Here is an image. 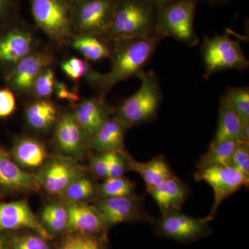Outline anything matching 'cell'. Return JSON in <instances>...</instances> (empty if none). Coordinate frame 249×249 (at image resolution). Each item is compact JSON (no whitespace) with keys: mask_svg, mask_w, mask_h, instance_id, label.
I'll list each match as a JSON object with an SVG mask.
<instances>
[{"mask_svg":"<svg viewBox=\"0 0 249 249\" xmlns=\"http://www.w3.org/2000/svg\"><path fill=\"white\" fill-rule=\"evenodd\" d=\"M162 39L163 37L155 34L111 42V69L105 73L98 96L105 98L118 83L142 76Z\"/></svg>","mask_w":249,"mask_h":249,"instance_id":"cell-1","label":"cell"},{"mask_svg":"<svg viewBox=\"0 0 249 249\" xmlns=\"http://www.w3.org/2000/svg\"><path fill=\"white\" fill-rule=\"evenodd\" d=\"M139 78V89L113 111V117L128 129L153 121L163 99L160 80L154 70L144 72Z\"/></svg>","mask_w":249,"mask_h":249,"instance_id":"cell-2","label":"cell"},{"mask_svg":"<svg viewBox=\"0 0 249 249\" xmlns=\"http://www.w3.org/2000/svg\"><path fill=\"white\" fill-rule=\"evenodd\" d=\"M157 9L142 0H117L110 29L105 38L145 37L155 34Z\"/></svg>","mask_w":249,"mask_h":249,"instance_id":"cell-3","label":"cell"},{"mask_svg":"<svg viewBox=\"0 0 249 249\" xmlns=\"http://www.w3.org/2000/svg\"><path fill=\"white\" fill-rule=\"evenodd\" d=\"M203 0H175L157 9L155 34L170 37L190 47L199 42L195 29V16Z\"/></svg>","mask_w":249,"mask_h":249,"instance_id":"cell-4","label":"cell"},{"mask_svg":"<svg viewBox=\"0 0 249 249\" xmlns=\"http://www.w3.org/2000/svg\"><path fill=\"white\" fill-rule=\"evenodd\" d=\"M201 49L206 78L226 70L245 71L249 68V60L240 42L232 39L229 34L206 36Z\"/></svg>","mask_w":249,"mask_h":249,"instance_id":"cell-5","label":"cell"},{"mask_svg":"<svg viewBox=\"0 0 249 249\" xmlns=\"http://www.w3.org/2000/svg\"><path fill=\"white\" fill-rule=\"evenodd\" d=\"M31 14L39 29L57 45L66 43L73 35L71 2L67 0H29Z\"/></svg>","mask_w":249,"mask_h":249,"instance_id":"cell-6","label":"cell"},{"mask_svg":"<svg viewBox=\"0 0 249 249\" xmlns=\"http://www.w3.org/2000/svg\"><path fill=\"white\" fill-rule=\"evenodd\" d=\"M117 0H77L71 2L75 34L106 36L110 29Z\"/></svg>","mask_w":249,"mask_h":249,"instance_id":"cell-7","label":"cell"},{"mask_svg":"<svg viewBox=\"0 0 249 249\" xmlns=\"http://www.w3.org/2000/svg\"><path fill=\"white\" fill-rule=\"evenodd\" d=\"M214 216L194 218L183 213L181 210L161 214L155 220V231L157 235L182 243H191L205 238L212 233L210 223Z\"/></svg>","mask_w":249,"mask_h":249,"instance_id":"cell-8","label":"cell"},{"mask_svg":"<svg viewBox=\"0 0 249 249\" xmlns=\"http://www.w3.org/2000/svg\"><path fill=\"white\" fill-rule=\"evenodd\" d=\"M37 49L36 36L19 17L0 30V71L4 75Z\"/></svg>","mask_w":249,"mask_h":249,"instance_id":"cell-9","label":"cell"},{"mask_svg":"<svg viewBox=\"0 0 249 249\" xmlns=\"http://www.w3.org/2000/svg\"><path fill=\"white\" fill-rule=\"evenodd\" d=\"M195 178L196 181H206L212 187L214 200L210 215L214 217L223 201L249 183L248 178L229 165H209L198 168Z\"/></svg>","mask_w":249,"mask_h":249,"instance_id":"cell-10","label":"cell"},{"mask_svg":"<svg viewBox=\"0 0 249 249\" xmlns=\"http://www.w3.org/2000/svg\"><path fill=\"white\" fill-rule=\"evenodd\" d=\"M53 60L51 49H36L5 73L6 86L14 92L20 94L31 93L34 82L52 65Z\"/></svg>","mask_w":249,"mask_h":249,"instance_id":"cell-11","label":"cell"},{"mask_svg":"<svg viewBox=\"0 0 249 249\" xmlns=\"http://www.w3.org/2000/svg\"><path fill=\"white\" fill-rule=\"evenodd\" d=\"M93 206L96 208L108 229L123 222H153V218L148 215L144 210L141 196H122V197L100 198Z\"/></svg>","mask_w":249,"mask_h":249,"instance_id":"cell-12","label":"cell"},{"mask_svg":"<svg viewBox=\"0 0 249 249\" xmlns=\"http://www.w3.org/2000/svg\"><path fill=\"white\" fill-rule=\"evenodd\" d=\"M41 188L38 176L23 170L4 147L0 145V196Z\"/></svg>","mask_w":249,"mask_h":249,"instance_id":"cell-13","label":"cell"},{"mask_svg":"<svg viewBox=\"0 0 249 249\" xmlns=\"http://www.w3.org/2000/svg\"><path fill=\"white\" fill-rule=\"evenodd\" d=\"M31 230L53 240L31 209L27 201L0 202V231Z\"/></svg>","mask_w":249,"mask_h":249,"instance_id":"cell-14","label":"cell"},{"mask_svg":"<svg viewBox=\"0 0 249 249\" xmlns=\"http://www.w3.org/2000/svg\"><path fill=\"white\" fill-rule=\"evenodd\" d=\"M83 175V168L70 157H57L37 176L41 188L52 196H61L67 187Z\"/></svg>","mask_w":249,"mask_h":249,"instance_id":"cell-15","label":"cell"},{"mask_svg":"<svg viewBox=\"0 0 249 249\" xmlns=\"http://www.w3.org/2000/svg\"><path fill=\"white\" fill-rule=\"evenodd\" d=\"M91 136L82 128L72 112L64 113L55 126L54 140L60 152L65 155L82 154L89 146Z\"/></svg>","mask_w":249,"mask_h":249,"instance_id":"cell-16","label":"cell"},{"mask_svg":"<svg viewBox=\"0 0 249 249\" xmlns=\"http://www.w3.org/2000/svg\"><path fill=\"white\" fill-rule=\"evenodd\" d=\"M67 209L69 215L67 232L107 235L108 228L93 205L90 206L85 202H69Z\"/></svg>","mask_w":249,"mask_h":249,"instance_id":"cell-17","label":"cell"},{"mask_svg":"<svg viewBox=\"0 0 249 249\" xmlns=\"http://www.w3.org/2000/svg\"><path fill=\"white\" fill-rule=\"evenodd\" d=\"M114 108L96 96L83 100L74 107L73 114L78 124L87 133L92 136L113 114Z\"/></svg>","mask_w":249,"mask_h":249,"instance_id":"cell-18","label":"cell"},{"mask_svg":"<svg viewBox=\"0 0 249 249\" xmlns=\"http://www.w3.org/2000/svg\"><path fill=\"white\" fill-rule=\"evenodd\" d=\"M237 139L249 142V123H246L222 97L219 103L217 130L210 144Z\"/></svg>","mask_w":249,"mask_h":249,"instance_id":"cell-19","label":"cell"},{"mask_svg":"<svg viewBox=\"0 0 249 249\" xmlns=\"http://www.w3.org/2000/svg\"><path fill=\"white\" fill-rule=\"evenodd\" d=\"M147 193L157 202L161 214H164L181 210L189 196L190 191L180 178L173 176Z\"/></svg>","mask_w":249,"mask_h":249,"instance_id":"cell-20","label":"cell"},{"mask_svg":"<svg viewBox=\"0 0 249 249\" xmlns=\"http://www.w3.org/2000/svg\"><path fill=\"white\" fill-rule=\"evenodd\" d=\"M127 129L114 117L109 119L91 136L89 147L97 152L122 151Z\"/></svg>","mask_w":249,"mask_h":249,"instance_id":"cell-21","label":"cell"},{"mask_svg":"<svg viewBox=\"0 0 249 249\" xmlns=\"http://www.w3.org/2000/svg\"><path fill=\"white\" fill-rule=\"evenodd\" d=\"M128 171L141 175L146 184L147 192L174 176L169 165L162 157H156L147 162H139L129 155Z\"/></svg>","mask_w":249,"mask_h":249,"instance_id":"cell-22","label":"cell"},{"mask_svg":"<svg viewBox=\"0 0 249 249\" xmlns=\"http://www.w3.org/2000/svg\"><path fill=\"white\" fill-rule=\"evenodd\" d=\"M69 41L72 48L81 54L87 61L98 62L110 58L111 42L104 36L73 34Z\"/></svg>","mask_w":249,"mask_h":249,"instance_id":"cell-23","label":"cell"},{"mask_svg":"<svg viewBox=\"0 0 249 249\" xmlns=\"http://www.w3.org/2000/svg\"><path fill=\"white\" fill-rule=\"evenodd\" d=\"M11 155L18 165L35 168L45 163L47 151L45 145L40 141L24 137L16 141Z\"/></svg>","mask_w":249,"mask_h":249,"instance_id":"cell-24","label":"cell"},{"mask_svg":"<svg viewBox=\"0 0 249 249\" xmlns=\"http://www.w3.org/2000/svg\"><path fill=\"white\" fill-rule=\"evenodd\" d=\"M25 116L28 124L32 128L45 131L56 121L57 108L48 98L39 99L28 106Z\"/></svg>","mask_w":249,"mask_h":249,"instance_id":"cell-25","label":"cell"},{"mask_svg":"<svg viewBox=\"0 0 249 249\" xmlns=\"http://www.w3.org/2000/svg\"><path fill=\"white\" fill-rule=\"evenodd\" d=\"M40 221L47 231L53 238L68 231L69 215L67 206L51 204L42 210Z\"/></svg>","mask_w":249,"mask_h":249,"instance_id":"cell-26","label":"cell"},{"mask_svg":"<svg viewBox=\"0 0 249 249\" xmlns=\"http://www.w3.org/2000/svg\"><path fill=\"white\" fill-rule=\"evenodd\" d=\"M241 141L231 139L217 143L210 144L209 150L201 157L196 169L209 165H223L231 166L232 155Z\"/></svg>","mask_w":249,"mask_h":249,"instance_id":"cell-27","label":"cell"},{"mask_svg":"<svg viewBox=\"0 0 249 249\" xmlns=\"http://www.w3.org/2000/svg\"><path fill=\"white\" fill-rule=\"evenodd\" d=\"M107 235L67 232L55 244V249H107Z\"/></svg>","mask_w":249,"mask_h":249,"instance_id":"cell-28","label":"cell"},{"mask_svg":"<svg viewBox=\"0 0 249 249\" xmlns=\"http://www.w3.org/2000/svg\"><path fill=\"white\" fill-rule=\"evenodd\" d=\"M11 231L9 249H55L53 240H49L31 230Z\"/></svg>","mask_w":249,"mask_h":249,"instance_id":"cell-29","label":"cell"},{"mask_svg":"<svg viewBox=\"0 0 249 249\" xmlns=\"http://www.w3.org/2000/svg\"><path fill=\"white\" fill-rule=\"evenodd\" d=\"M136 185L133 181L121 176L108 178L96 187L100 198L122 197L136 196Z\"/></svg>","mask_w":249,"mask_h":249,"instance_id":"cell-30","label":"cell"},{"mask_svg":"<svg viewBox=\"0 0 249 249\" xmlns=\"http://www.w3.org/2000/svg\"><path fill=\"white\" fill-rule=\"evenodd\" d=\"M96 187L89 178L83 175L67 187L61 196L69 202H84L97 195Z\"/></svg>","mask_w":249,"mask_h":249,"instance_id":"cell-31","label":"cell"},{"mask_svg":"<svg viewBox=\"0 0 249 249\" xmlns=\"http://www.w3.org/2000/svg\"><path fill=\"white\" fill-rule=\"evenodd\" d=\"M246 123H249V87L229 88L222 96Z\"/></svg>","mask_w":249,"mask_h":249,"instance_id":"cell-32","label":"cell"},{"mask_svg":"<svg viewBox=\"0 0 249 249\" xmlns=\"http://www.w3.org/2000/svg\"><path fill=\"white\" fill-rule=\"evenodd\" d=\"M55 81L53 70L48 67L34 82L31 93L39 99L48 98L54 93Z\"/></svg>","mask_w":249,"mask_h":249,"instance_id":"cell-33","label":"cell"},{"mask_svg":"<svg viewBox=\"0 0 249 249\" xmlns=\"http://www.w3.org/2000/svg\"><path fill=\"white\" fill-rule=\"evenodd\" d=\"M128 157L129 154L124 150L109 152L108 178L124 176V174L128 171Z\"/></svg>","mask_w":249,"mask_h":249,"instance_id":"cell-34","label":"cell"},{"mask_svg":"<svg viewBox=\"0 0 249 249\" xmlns=\"http://www.w3.org/2000/svg\"><path fill=\"white\" fill-rule=\"evenodd\" d=\"M231 166L249 179V142H241L232 155Z\"/></svg>","mask_w":249,"mask_h":249,"instance_id":"cell-35","label":"cell"},{"mask_svg":"<svg viewBox=\"0 0 249 249\" xmlns=\"http://www.w3.org/2000/svg\"><path fill=\"white\" fill-rule=\"evenodd\" d=\"M19 0H0V30L18 17Z\"/></svg>","mask_w":249,"mask_h":249,"instance_id":"cell-36","label":"cell"},{"mask_svg":"<svg viewBox=\"0 0 249 249\" xmlns=\"http://www.w3.org/2000/svg\"><path fill=\"white\" fill-rule=\"evenodd\" d=\"M16 109L14 92L9 88L0 89V119H6L14 114Z\"/></svg>","mask_w":249,"mask_h":249,"instance_id":"cell-37","label":"cell"},{"mask_svg":"<svg viewBox=\"0 0 249 249\" xmlns=\"http://www.w3.org/2000/svg\"><path fill=\"white\" fill-rule=\"evenodd\" d=\"M90 168L96 178H107L109 170V152H98L91 160Z\"/></svg>","mask_w":249,"mask_h":249,"instance_id":"cell-38","label":"cell"},{"mask_svg":"<svg viewBox=\"0 0 249 249\" xmlns=\"http://www.w3.org/2000/svg\"><path fill=\"white\" fill-rule=\"evenodd\" d=\"M83 61L81 59L72 57L65 60L61 64V68L64 73L69 78L75 82H78L82 78L83 73Z\"/></svg>","mask_w":249,"mask_h":249,"instance_id":"cell-39","label":"cell"},{"mask_svg":"<svg viewBox=\"0 0 249 249\" xmlns=\"http://www.w3.org/2000/svg\"><path fill=\"white\" fill-rule=\"evenodd\" d=\"M83 73L82 78H83L90 86L99 89L100 87L102 84L105 73L96 71L90 65L89 62L87 60L83 61Z\"/></svg>","mask_w":249,"mask_h":249,"instance_id":"cell-40","label":"cell"},{"mask_svg":"<svg viewBox=\"0 0 249 249\" xmlns=\"http://www.w3.org/2000/svg\"><path fill=\"white\" fill-rule=\"evenodd\" d=\"M54 92L60 99L67 100L73 103L79 101V91L76 89H71L63 82L55 81Z\"/></svg>","mask_w":249,"mask_h":249,"instance_id":"cell-41","label":"cell"},{"mask_svg":"<svg viewBox=\"0 0 249 249\" xmlns=\"http://www.w3.org/2000/svg\"><path fill=\"white\" fill-rule=\"evenodd\" d=\"M11 232L0 231V249H9Z\"/></svg>","mask_w":249,"mask_h":249,"instance_id":"cell-42","label":"cell"},{"mask_svg":"<svg viewBox=\"0 0 249 249\" xmlns=\"http://www.w3.org/2000/svg\"><path fill=\"white\" fill-rule=\"evenodd\" d=\"M142 1H145V3L152 6V7L158 9L160 6L175 1V0H142Z\"/></svg>","mask_w":249,"mask_h":249,"instance_id":"cell-43","label":"cell"},{"mask_svg":"<svg viewBox=\"0 0 249 249\" xmlns=\"http://www.w3.org/2000/svg\"><path fill=\"white\" fill-rule=\"evenodd\" d=\"M206 1L211 6H216V5H222L228 4V3L231 2L234 0H203Z\"/></svg>","mask_w":249,"mask_h":249,"instance_id":"cell-44","label":"cell"},{"mask_svg":"<svg viewBox=\"0 0 249 249\" xmlns=\"http://www.w3.org/2000/svg\"><path fill=\"white\" fill-rule=\"evenodd\" d=\"M67 1H70V2H73V1H77V0H67Z\"/></svg>","mask_w":249,"mask_h":249,"instance_id":"cell-45","label":"cell"},{"mask_svg":"<svg viewBox=\"0 0 249 249\" xmlns=\"http://www.w3.org/2000/svg\"><path fill=\"white\" fill-rule=\"evenodd\" d=\"M1 196H0V199H1Z\"/></svg>","mask_w":249,"mask_h":249,"instance_id":"cell-46","label":"cell"}]
</instances>
